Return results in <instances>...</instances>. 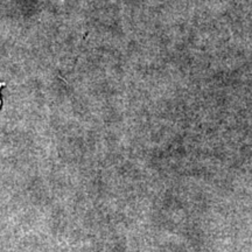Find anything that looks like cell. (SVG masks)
<instances>
[{
	"instance_id": "obj_1",
	"label": "cell",
	"mask_w": 252,
	"mask_h": 252,
	"mask_svg": "<svg viewBox=\"0 0 252 252\" xmlns=\"http://www.w3.org/2000/svg\"><path fill=\"white\" fill-rule=\"evenodd\" d=\"M4 86H5V83H0V88L4 87ZM0 108H1V99H0Z\"/></svg>"
}]
</instances>
